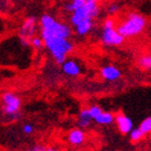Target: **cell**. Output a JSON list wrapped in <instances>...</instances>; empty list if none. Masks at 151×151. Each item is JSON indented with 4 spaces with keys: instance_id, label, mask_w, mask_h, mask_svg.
I'll list each match as a JSON object with an SVG mask.
<instances>
[{
    "instance_id": "obj_15",
    "label": "cell",
    "mask_w": 151,
    "mask_h": 151,
    "mask_svg": "<svg viewBox=\"0 0 151 151\" xmlns=\"http://www.w3.org/2000/svg\"><path fill=\"white\" fill-rule=\"evenodd\" d=\"M86 0H71L69 3H67L65 6V10L67 12H73L76 10L80 9L82 6H84Z\"/></svg>"
},
{
    "instance_id": "obj_10",
    "label": "cell",
    "mask_w": 151,
    "mask_h": 151,
    "mask_svg": "<svg viewBox=\"0 0 151 151\" xmlns=\"http://www.w3.org/2000/svg\"><path fill=\"white\" fill-rule=\"evenodd\" d=\"M85 140H86V133L83 131V129H80V127L73 129L67 134V142L75 147L83 145Z\"/></svg>"
},
{
    "instance_id": "obj_1",
    "label": "cell",
    "mask_w": 151,
    "mask_h": 151,
    "mask_svg": "<svg viewBox=\"0 0 151 151\" xmlns=\"http://www.w3.org/2000/svg\"><path fill=\"white\" fill-rule=\"evenodd\" d=\"M39 25L44 47L49 51L55 63L62 65L67 60V55L75 49V44L70 40L73 35L70 26L64 22H58L50 14L41 16Z\"/></svg>"
},
{
    "instance_id": "obj_2",
    "label": "cell",
    "mask_w": 151,
    "mask_h": 151,
    "mask_svg": "<svg viewBox=\"0 0 151 151\" xmlns=\"http://www.w3.org/2000/svg\"><path fill=\"white\" fill-rule=\"evenodd\" d=\"M147 26V19L139 13H129L116 25V29L124 38H133L139 36Z\"/></svg>"
},
{
    "instance_id": "obj_13",
    "label": "cell",
    "mask_w": 151,
    "mask_h": 151,
    "mask_svg": "<svg viewBox=\"0 0 151 151\" xmlns=\"http://www.w3.org/2000/svg\"><path fill=\"white\" fill-rule=\"evenodd\" d=\"M94 121L99 125H110L114 122V114L109 111H103Z\"/></svg>"
},
{
    "instance_id": "obj_19",
    "label": "cell",
    "mask_w": 151,
    "mask_h": 151,
    "mask_svg": "<svg viewBox=\"0 0 151 151\" xmlns=\"http://www.w3.org/2000/svg\"><path fill=\"white\" fill-rule=\"evenodd\" d=\"M30 45H32L35 50H40V49H42V47H44V43H43L42 38L34 36V37L30 39Z\"/></svg>"
},
{
    "instance_id": "obj_18",
    "label": "cell",
    "mask_w": 151,
    "mask_h": 151,
    "mask_svg": "<svg viewBox=\"0 0 151 151\" xmlns=\"http://www.w3.org/2000/svg\"><path fill=\"white\" fill-rule=\"evenodd\" d=\"M88 111H90V114H91L92 119L95 120L104 110H103V108H101V106H98V105H92V106L88 107Z\"/></svg>"
},
{
    "instance_id": "obj_20",
    "label": "cell",
    "mask_w": 151,
    "mask_h": 151,
    "mask_svg": "<svg viewBox=\"0 0 151 151\" xmlns=\"http://www.w3.org/2000/svg\"><path fill=\"white\" fill-rule=\"evenodd\" d=\"M32 151H62L58 148H54V147H45V146L37 145L32 149Z\"/></svg>"
},
{
    "instance_id": "obj_14",
    "label": "cell",
    "mask_w": 151,
    "mask_h": 151,
    "mask_svg": "<svg viewBox=\"0 0 151 151\" xmlns=\"http://www.w3.org/2000/svg\"><path fill=\"white\" fill-rule=\"evenodd\" d=\"M129 136L131 142H140L144 137H145V133L142 132L139 127H136V129H133L132 131L129 133Z\"/></svg>"
},
{
    "instance_id": "obj_3",
    "label": "cell",
    "mask_w": 151,
    "mask_h": 151,
    "mask_svg": "<svg viewBox=\"0 0 151 151\" xmlns=\"http://www.w3.org/2000/svg\"><path fill=\"white\" fill-rule=\"evenodd\" d=\"M123 37L116 29L114 19L108 17L103 23V29L101 34V41L105 47H120L124 42Z\"/></svg>"
},
{
    "instance_id": "obj_9",
    "label": "cell",
    "mask_w": 151,
    "mask_h": 151,
    "mask_svg": "<svg viewBox=\"0 0 151 151\" xmlns=\"http://www.w3.org/2000/svg\"><path fill=\"white\" fill-rule=\"evenodd\" d=\"M60 66H62V71L66 76L71 77V78L79 77L82 73V68L80 66V64L75 60H68L67 58Z\"/></svg>"
},
{
    "instance_id": "obj_21",
    "label": "cell",
    "mask_w": 151,
    "mask_h": 151,
    "mask_svg": "<svg viewBox=\"0 0 151 151\" xmlns=\"http://www.w3.org/2000/svg\"><path fill=\"white\" fill-rule=\"evenodd\" d=\"M35 131V127L32 125V123H25L24 125H23V133L25 134V135H32V133Z\"/></svg>"
},
{
    "instance_id": "obj_5",
    "label": "cell",
    "mask_w": 151,
    "mask_h": 151,
    "mask_svg": "<svg viewBox=\"0 0 151 151\" xmlns=\"http://www.w3.org/2000/svg\"><path fill=\"white\" fill-rule=\"evenodd\" d=\"M99 0H86L84 6H82L80 9L71 12L70 15V24L71 26H76L79 22L85 19H96L99 14Z\"/></svg>"
},
{
    "instance_id": "obj_17",
    "label": "cell",
    "mask_w": 151,
    "mask_h": 151,
    "mask_svg": "<svg viewBox=\"0 0 151 151\" xmlns=\"http://www.w3.org/2000/svg\"><path fill=\"white\" fill-rule=\"evenodd\" d=\"M139 129L145 133V135L150 134L151 133V116H147L142 120L140 124H139Z\"/></svg>"
},
{
    "instance_id": "obj_7",
    "label": "cell",
    "mask_w": 151,
    "mask_h": 151,
    "mask_svg": "<svg viewBox=\"0 0 151 151\" xmlns=\"http://www.w3.org/2000/svg\"><path fill=\"white\" fill-rule=\"evenodd\" d=\"M114 122H116L119 132L123 135L129 134L134 129V123L132 119L122 112H118L116 114H114Z\"/></svg>"
},
{
    "instance_id": "obj_16",
    "label": "cell",
    "mask_w": 151,
    "mask_h": 151,
    "mask_svg": "<svg viewBox=\"0 0 151 151\" xmlns=\"http://www.w3.org/2000/svg\"><path fill=\"white\" fill-rule=\"evenodd\" d=\"M138 66L142 69L151 70V55H142L139 57Z\"/></svg>"
},
{
    "instance_id": "obj_6",
    "label": "cell",
    "mask_w": 151,
    "mask_h": 151,
    "mask_svg": "<svg viewBox=\"0 0 151 151\" xmlns=\"http://www.w3.org/2000/svg\"><path fill=\"white\" fill-rule=\"evenodd\" d=\"M37 19L35 16H29L22 23L19 29V39L24 47L30 45V39L35 36L37 32Z\"/></svg>"
},
{
    "instance_id": "obj_8",
    "label": "cell",
    "mask_w": 151,
    "mask_h": 151,
    "mask_svg": "<svg viewBox=\"0 0 151 151\" xmlns=\"http://www.w3.org/2000/svg\"><path fill=\"white\" fill-rule=\"evenodd\" d=\"M101 77L104 79L105 81L108 82H114L119 80L122 76L121 70L118 67L113 66V65H105L101 68Z\"/></svg>"
},
{
    "instance_id": "obj_12",
    "label": "cell",
    "mask_w": 151,
    "mask_h": 151,
    "mask_svg": "<svg viewBox=\"0 0 151 151\" xmlns=\"http://www.w3.org/2000/svg\"><path fill=\"white\" fill-rule=\"evenodd\" d=\"M92 116L90 114L88 108H83L78 116V126L80 129H88L92 122Z\"/></svg>"
},
{
    "instance_id": "obj_22",
    "label": "cell",
    "mask_w": 151,
    "mask_h": 151,
    "mask_svg": "<svg viewBox=\"0 0 151 151\" xmlns=\"http://www.w3.org/2000/svg\"><path fill=\"white\" fill-rule=\"evenodd\" d=\"M120 11V6L118 3H112L107 8V13L110 14V15H114Z\"/></svg>"
},
{
    "instance_id": "obj_11",
    "label": "cell",
    "mask_w": 151,
    "mask_h": 151,
    "mask_svg": "<svg viewBox=\"0 0 151 151\" xmlns=\"http://www.w3.org/2000/svg\"><path fill=\"white\" fill-rule=\"evenodd\" d=\"M94 27V21L93 19H82L81 22H79L76 26H73L76 34L80 37L88 35L92 32V29Z\"/></svg>"
},
{
    "instance_id": "obj_23",
    "label": "cell",
    "mask_w": 151,
    "mask_h": 151,
    "mask_svg": "<svg viewBox=\"0 0 151 151\" xmlns=\"http://www.w3.org/2000/svg\"><path fill=\"white\" fill-rule=\"evenodd\" d=\"M30 151H32V150H30Z\"/></svg>"
},
{
    "instance_id": "obj_4",
    "label": "cell",
    "mask_w": 151,
    "mask_h": 151,
    "mask_svg": "<svg viewBox=\"0 0 151 151\" xmlns=\"http://www.w3.org/2000/svg\"><path fill=\"white\" fill-rule=\"evenodd\" d=\"M1 101L3 114L11 121L19 120L22 108V99L19 95L13 92H4L1 96Z\"/></svg>"
}]
</instances>
